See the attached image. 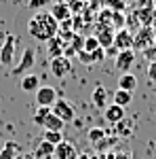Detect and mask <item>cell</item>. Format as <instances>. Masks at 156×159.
<instances>
[{
	"label": "cell",
	"mask_w": 156,
	"mask_h": 159,
	"mask_svg": "<svg viewBox=\"0 0 156 159\" xmlns=\"http://www.w3.org/2000/svg\"><path fill=\"white\" fill-rule=\"evenodd\" d=\"M55 159H78V151L72 142H61L55 147Z\"/></svg>",
	"instance_id": "obj_10"
},
{
	"label": "cell",
	"mask_w": 156,
	"mask_h": 159,
	"mask_svg": "<svg viewBox=\"0 0 156 159\" xmlns=\"http://www.w3.org/2000/svg\"><path fill=\"white\" fill-rule=\"evenodd\" d=\"M19 87H21V91H34L36 93L40 89V79L36 74H23L21 81H19Z\"/></svg>",
	"instance_id": "obj_13"
},
{
	"label": "cell",
	"mask_w": 156,
	"mask_h": 159,
	"mask_svg": "<svg viewBox=\"0 0 156 159\" xmlns=\"http://www.w3.org/2000/svg\"><path fill=\"white\" fill-rule=\"evenodd\" d=\"M15 159H34V155H32V153H19Z\"/></svg>",
	"instance_id": "obj_30"
},
{
	"label": "cell",
	"mask_w": 156,
	"mask_h": 159,
	"mask_svg": "<svg viewBox=\"0 0 156 159\" xmlns=\"http://www.w3.org/2000/svg\"><path fill=\"white\" fill-rule=\"evenodd\" d=\"M47 0H30V7L32 9H36V7H40V4H44Z\"/></svg>",
	"instance_id": "obj_29"
},
{
	"label": "cell",
	"mask_w": 156,
	"mask_h": 159,
	"mask_svg": "<svg viewBox=\"0 0 156 159\" xmlns=\"http://www.w3.org/2000/svg\"><path fill=\"white\" fill-rule=\"evenodd\" d=\"M93 104H95L97 108H108V89L103 85H97L95 91H93Z\"/></svg>",
	"instance_id": "obj_16"
},
{
	"label": "cell",
	"mask_w": 156,
	"mask_h": 159,
	"mask_svg": "<svg viewBox=\"0 0 156 159\" xmlns=\"http://www.w3.org/2000/svg\"><path fill=\"white\" fill-rule=\"evenodd\" d=\"M44 142L48 144H53V147H57L63 142V132H44V138H42Z\"/></svg>",
	"instance_id": "obj_23"
},
{
	"label": "cell",
	"mask_w": 156,
	"mask_h": 159,
	"mask_svg": "<svg viewBox=\"0 0 156 159\" xmlns=\"http://www.w3.org/2000/svg\"><path fill=\"white\" fill-rule=\"evenodd\" d=\"M70 47H72V49L76 51V55H78V53L84 49V38L78 36V34H76V36H72V40H70Z\"/></svg>",
	"instance_id": "obj_26"
},
{
	"label": "cell",
	"mask_w": 156,
	"mask_h": 159,
	"mask_svg": "<svg viewBox=\"0 0 156 159\" xmlns=\"http://www.w3.org/2000/svg\"><path fill=\"white\" fill-rule=\"evenodd\" d=\"M27 30H30V34L36 38V40L48 43L51 38L57 36V32H59V24L53 19L51 13H36V15L27 21Z\"/></svg>",
	"instance_id": "obj_1"
},
{
	"label": "cell",
	"mask_w": 156,
	"mask_h": 159,
	"mask_svg": "<svg viewBox=\"0 0 156 159\" xmlns=\"http://www.w3.org/2000/svg\"><path fill=\"white\" fill-rule=\"evenodd\" d=\"M51 15H53V19H55L57 24H63V21H70L72 11H70V7H68V2H57V4L51 9Z\"/></svg>",
	"instance_id": "obj_12"
},
{
	"label": "cell",
	"mask_w": 156,
	"mask_h": 159,
	"mask_svg": "<svg viewBox=\"0 0 156 159\" xmlns=\"http://www.w3.org/2000/svg\"><path fill=\"white\" fill-rule=\"evenodd\" d=\"M114 47H116L118 51H129V49H133V36L129 34V30L120 28L118 32L114 34Z\"/></svg>",
	"instance_id": "obj_8"
},
{
	"label": "cell",
	"mask_w": 156,
	"mask_h": 159,
	"mask_svg": "<svg viewBox=\"0 0 156 159\" xmlns=\"http://www.w3.org/2000/svg\"><path fill=\"white\" fill-rule=\"evenodd\" d=\"M95 38L99 40V47H101L103 51H108V49L114 47V32H112V28H110V25H101Z\"/></svg>",
	"instance_id": "obj_9"
},
{
	"label": "cell",
	"mask_w": 156,
	"mask_h": 159,
	"mask_svg": "<svg viewBox=\"0 0 156 159\" xmlns=\"http://www.w3.org/2000/svg\"><path fill=\"white\" fill-rule=\"evenodd\" d=\"M78 57H80L84 64H93V61H91V55H89L86 51H80V53H78Z\"/></svg>",
	"instance_id": "obj_28"
},
{
	"label": "cell",
	"mask_w": 156,
	"mask_h": 159,
	"mask_svg": "<svg viewBox=\"0 0 156 159\" xmlns=\"http://www.w3.org/2000/svg\"><path fill=\"white\" fill-rule=\"evenodd\" d=\"M48 115H51V108H38V110H36V115H34V123L42 127V125H44V121H47V117H48Z\"/></svg>",
	"instance_id": "obj_25"
},
{
	"label": "cell",
	"mask_w": 156,
	"mask_h": 159,
	"mask_svg": "<svg viewBox=\"0 0 156 159\" xmlns=\"http://www.w3.org/2000/svg\"><path fill=\"white\" fill-rule=\"evenodd\" d=\"M51 112L55 115V117H59L63 123H70L74 121V117H76V112H74V106L70 104V102H65V100H57L55 104H53V108H51Z\"/></svg>",
	"instance_id": "obj_4"
},
{
	"label": "cell",
	"mask_w": 156,
	"mask_h": 159,
	"mask_svg": "<svg viewBox=\"0 0 156 159\" xmlns=\"http://www.w3.org/2000/svg\"><path fill=\"white\" fill-rule=\"evenodd\" d=\"M57 91H55V87H40L36 91V102H38V108H53V104L57 102Z\"/></svg>",
	"instance_id": "obj_3"
},
{
	"label": "cell",
	"mask_w": 156,
	"mask_h": 159,
	"mask_svg": "<svg viewBox=\"0 0 156 159\" xmlns=\"http://www.w3.org/2000/svg\"><path fill=\"white\" fill-rule=\"evenodd\" d=\"M78 159H89V155H86V153H82V155H78Z\"/></svg>",
	"instance_id": "obj_31"
},
{
	"label": "cell",
	"mask_w": 156,
	"mask_h": 159,
	"mask_svg": "<svg viewBox=\"0 0 156 159\" xmlns=\"http://www.w3.org/2000/svg\"><path fill=\"white\" fill-rule=\"evenodd\" d=\"M101 47H99V40H97L95 36H89V38H84V49L82 51H86L89 55L91 53H95V51H99Z\"/></svg>",
	"instance_id": "obj_24"
},
{
	"label": "cell",
	"mask_w": 156,
	"mask_h": 159,
	"mask_svg": "<svg viewBox=\"0 0 156 159\" xmlns=\"http://www.w3.org/2000/svg\"><path fill=\"white\" fill-rule=\"evenodd\" d=\"M148 76H150V81H156V61L150 64V68H148Z\"/></svg>",
	"instance_id": "obj_27"
},
{
	"label": "cell",
	"mask_w": 156,
	"mask_h": 159,
	"mask_svg": "<svg viewBox=\"0 0 156 159\" xmlns=\"http://www.w3.org/2000/svg\"><path fill=\"white\" fill-rule=\"evenodd\" d=\"M32 155H34V159H55V147L42 140Z\"/></svg>",
	"instance_id": "obj_14"
},
{
	"label": "cell",
	"mask_w": 156,
	"mask_h": 159,
	"mask_svg": "<svg viewBox=\"0 0 156 159\" xmlns=\"http://www.w3.org/2000/svg\"><path fill=\"white\" fill-rule=\"evenodd\" d=\"M19 153H21V147L11 140V142H6V144L2 147V151H0V159H15Z\"/></svg>",
	"instance_id": "obj_18"
},
{
	"label": "cell",
	"mask_w": 156,
	"mask_h": 159,
	"mask_svg": "<svg viewBox=\"0 0 156 159\" xmlns=\"http://www.w3.org/2000/svg\"><path fill=\"white\" fill-rule=\"evenodd\" d=\"M51 72L55 74L57 79H63V76H68V74L72 72V60H68V57H55V60H51Z\"/></svg>",
	"instance_id": "obj_6"
},
{
	"label": "cell",
	"mask_w": 156,
	"mask_h": 159,
	"mask_svg": "<svg viewBox=\"0 0 156 159\" xmlns=\"http://www.w3.org/2000/svg\"><path fill=\"white\" fill-rule=\"evenodd\" d=\"M2 147H4V142H2V140H0V151H2Z\"/></svg>",
	"instance_id": "obj_32"
},
{
	"label": "cell",
	"mask_w": 156,
	"mask_h": 159,
	"mask_svg": "<svg viewBox=\"0 0 156 159\" xmlns=\"http://www.w3.org/2000/svg\"><path fill=\"white\" fill-rule=\"evenodd\" d=\"M15 49H17V36L6 34L4 45L0 47V64H2V66H13V60H15Z\"/></svg>",
	"instance_id": "obj_2"
},
{
	"label": "cell",
	"mask_w": 156,
	"mask_h": 159,
	"mask_svg": "<svg viewBox=\"0 0 156 159\" xmlns=\"http://www.w3.org/2000/svg\"><path fill=\"white\" fill-rule=\"evenodd\" d=\"M133 61H135V51L129 49V51H118L116 53V68H118L120 72L124 74V72H129V68L133 66Z\"/></svg>",
	"instance_id": "obj_7"
},
{
	"label": "cell",
	"mask_w": 156,
	"mask_h": 159,
	"mask_svg": "<svg viewBox=\"0 0 156 159\" xmlns=\"http://www.w3.org/2000/svg\"><path fill=\"white\" fill-rule=\"evenodd\" d=\"M133 125H135L133 119H127V117H124V119H122L120 123H116L114 127H116V134L118 136H131L133 134Z\"/></svg>",
	"instance_id": "obj_21"
},
{
	"label": "cell",
	"mask_w": 156,
	"mask_h": 159,
	"mask_svg": "<svg viewBox=\"0 0 156 159\" xmlns=\"http://www.w3.org/2000/svg\"><path fill=\"white\" fill-rule=\"evenodd\" d=\"M112 100H114V104H116V106L127 108V106L133 102V93H129V91H122V89H116V91H114V96H112Z\"/></svg>",
	"instance_id": "obj_19"
},
{
	"label": "cell",
	"mask_w": 156,
	"mask_h": 159,
	"mask_svg": "<svg viewBox=\"0 0 156 159\" xmlns=\"http://www.w3.org/2000/svg\"><path fill=\"white\" fill-rule=\"evenodd\" d=\"M63 43H61V38L59 36H55V38H51L48 40V47H47V53H48V57L51 60H55V57H61L63 55Z\"/></svg>",
	"instance_id": "obj_17"
},
{
	"label": "cell",
	"mask_w": 156,
	"mask_h": 159,
	"mask_svg": "<svg viewBox=\"0 0 156 159\" xmlns=\"http://www.w3.org/2000/svg\"><path fill=\"white\" fill-rule=\"evenodd\" d=\"M103 117H106V121H108V123L116 125V123H120L127 115H124V108H122V106H116V104L112 102V104H108V108L103 110Z\"/></svg>",
	"instance_id": "obj_11"
},
{
	"label": "cell",
	"mask_w": 156,
	"mask_h": 159,
	"mask_svg": "<svg viewBox=\"0 0 156 159\" xmlns=\"http://www.w3.org/2000/svg\"><path fill=\"white\" fill-rule=\"evenodd\" d=\"M34 61H36V53H34V49H32V47H25L23 53H21L19 64L13 66V74H15V76H21L25 70H30V68L34 66Z\"/></svg>",
	"instance_id": "obj_5"
},
{
	"label": "cell",
	"mask_w": 156,
	"mask_h": 159,
	"mask_svg": "<svg viewBox=\"0 0 156 159\" xmlns=\"http://www.w3.org/2000/svg\"><path fill=\"white\" fill-rule=\"evenodd\" d=\"M135 87H137V79H135V74H131V72L120 74V79H118V89L133 93V91H135Z\"/></svg>",
	"instance_id": "obj_15"
},
{
	"label": "cell",
	"mask_w": 156,
	"mask_h": 159,
	"mask_svg": "<svg viewBox=\"0 0 156 159\" xmlns=\"http://www.w3.org/2000/svg\"><path fill=\"white\" fill-rule=\"evenodd\" d=\"M86 136H89V140H91L93 144H99L101 140H106L108 132H106V129H101V127H91V129L86 132Z\"/></svg>",
	"instance_id": "obj_22"
},
{
	"label": "cell",
	"mask_w": 156,
	"mask_h": 159,
	"mask_svg": "<svg viewBox=\"0 0 156 159\" xmlns=\"http://www.w3.org/2000/svg\"><path fill=\"white\" fill-rule=\"evenodd\" d=\"M63 125H65V123L61 121L59 117H55V115L51 112V115L47 117V121H44L42 127H44L47 132H63Z\"/></svg>",
	"instance_id": "obj_20"
}]
</instances>
